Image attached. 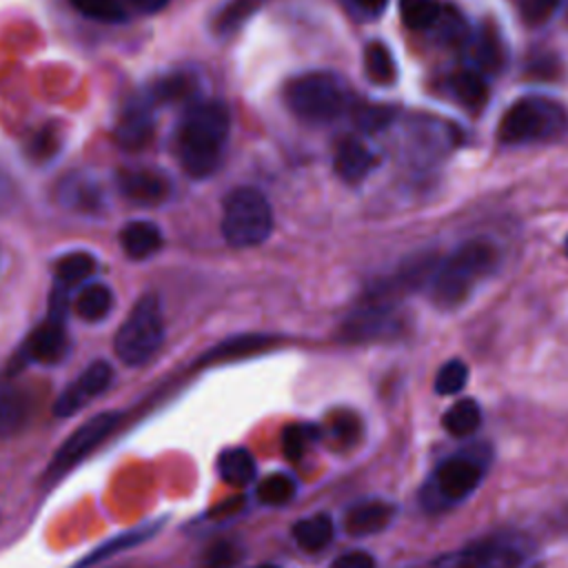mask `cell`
<instances>
[{
	"label": "cell",
	"mask_w": 568,
	"mask_h": 568,
	"mask_svg": "<svg viewBox=\"0 0 568 568\" xmlns=\"http://www.w3.org/2000/svg\"><path fill=\"white\" fill-rule=\"evenodd\" d=\"M231 115L224 102L206 100L189 109L178 131V155L191 178L211 175L222 160Z\"/></svg>",
	"instance_id": "obj_1"
},
{
	"label": "cell",
	"mask_w": 568,
	"mask_h": 568,
	"mask_svg": "<svg viewBox=\"0 0 568 568\" xmlns=\"http://www.w3.org/2000/svg\"><path fill=\"white\" fill-rule=\"evenodd\" d=\"M499 253L486 240H470L457 246L439 262L430 277V300L439 308H457L464 304L481 280L497 266Z\"/></svg>",
	"instance_id": "obj_2"
},
{
	"label": "cell",
	"mask_w": 568,
	"mask_h": 568,
	"mask_svg": "<svg viewBox=\"0 0 568 568\" xmlns=\"http://www.w3.org/2000/svg\"><path fill=\"white\" fill-rule=\"evenodd\" d=\"M568 131V111L557 100L544 95H526L510 104L497 126L504 144L550 142Z\"/></svg>",
	"instance_id": "obj_3"
},
{
	"label": "cell",
	"mask_w": 568,
	"mask_h": 568,
	"mask_svg": "<svg viewBox=\"0 0 568 568\" xmlns=\"http://www.w3.org/2000/svg\"><path fill=\"white\" fill-rule=\"evenodd\" d=\"M284 102L295 118L311 124L331 122L346 106L342 82L324 71H311L293 78L284 87Z\"/></svg>",
	"instance_id": "obj_4"
},
{
	"label": "cell",
	"mask_w": 568,
	"mask_h": 568,
	"mask_svg": "<svg viewBox=\"0 0 568 568\" xmlns=\"http://www.w3.org/2000/svg\"><path fill=\"white\" fill-rule=\"evenodd\" d=\"M273 229V213L266 197L251 186L231 191L224 200L222 235L235 248L262 244Z\"/></svg>",
	"instance_id": "obj_5"
},
{
	"label": "cell",
	"mask_w": 568,
	"mask_h": 568,
	"mask_svg": "<svg viewBox=\"0 0 568 568\" xmlns=\"http://www.w3.org/2000/svg\"><path fill=\"white\" fill-rule=\"evenodd\" d=\"M164 342V322L155 295H144L135 302L126 320L115 333V355L129 366L146 364Z\"/></svg>",
	"instance_id": "obj_6"
},
{
	"label": "cell",
	"mask_w": 568,
	"mask_h": 568,
	"mask_svg": "<svg viewBox=\"0 0 568 568\" xmlns=\"http://www.w3.org/2000/svg\"><path fill=\"white\" fill-rule=\"evenodd\" d=\"M484 466L470 457V455H455L442 462L435 473L430 484L424 488V504L430 510L446 508V504H457L466 499L481 481V470Z\"/></svg>",
	"instance_id": "obj_7"
},
{
	"label": "cell",
	"mask_w": 568,
	"mask_h": 568,
	"mask_svg": "<svg viewBox=\"0 0 568 568\" xmlns=\"http://www.w3.org/2000/svg\"><path fill=\"white\" fill-rule=\"evenodd\" d=\"M399 328L402 320L397 315L395 302L366 293L344 322L342 337L346 342H375L397 335Z\"/></svg>",
	"instance_id": "obj_8"
},
{
	"label": "cell",
	"mask_w": 568,
	"mask_h": 568,
	"mask_svg": "<svg viewBox=\"0 0 568 568\" xmlns=\"http://www.w3.org/2000/svg\"><path fill=\"white\" fill-rule=\"evenodd\" d=\"M118 422H120V413L109 410V413H100V415L91 417L80 428H75L71 433V437L53 455L47 477L55 479L62 473L71 470L75 464H80L91 450H95L111 435V430L118 426Z\"/></svg>",
	"instance_id": "obj_9"
},
{
	"label": "cell",
	"mask_w": 568,
	"mask_h": 568,
	"mask_svg": "<svg viewBox=\"0 0 568 568\" xmlns=\"http://www.w3.org/2000/svg\"><path fill=\"white\" fill-rule=\"evenodd\" d=\"M113 382V368L109 362H93L91 366H87L80 377L60 393V397L55 399L53 413L58 417H69L73 413H78L89 399L98 397L100 393H104Z\"/></svg>",
	"instance_id": "obj_10"
},
{
	"label": "cell",
	"mask_w": 568,
	"mask_h": 568,
	"mask_svg": "<svg viewBox=\"0 0 568 568\" xmlns=\"http://www.w3.org/2000/svg\"><path fill=\"white\" fill-rule=\"evenodd\" d=\"M27 359L40 362V364H58L69 353V339L64 331V322L55 317H47L40 326L31 331V335L24 342L22 348Z\"/></svg>",
	"instance_id": "obj_11"
},
{
	"label": "cell",
	"mask_w": 568,
	"mask_h": 568,
	"mask_svg": "<svg viewBox=\"0 0 568 568\" xmlns=\"http://www.w3.org/2000/svg\"><path fill=\"white\" fill-rule=\"evenodd\" d=\"M466 561L475 568H521L526 564V550L521 541L510 537H490L466 552Z\"/></svg>",
	"instance_id": "obj_12"
},
{
	"label": "cell",
	"mask_w": 568,
	"mask_h": 568,
	"mask_svg": "<svg viewBox=\"0 0 568 568\" xmlns=\"http://www.w3.org/2000/svg\"><path fill=\"white\" fill-rule=\"evenodd\" d=\"M120 191L135 204L153 206L166 200L169 182L162 173L151 169H124L118 173Z\"/></svg>",
	"instance_id": "obj_13"
},
{
	"label": "cell",
	"mask_w": 568,
	"mask_h": 568,
	"mask_svg": "<svg viewBox=\"0 0 568 568\" xmlns=\"http://www.w3.org/2000/svg\"><path fill=\"white\" fill-rule=\"evenodd\" d=\"M397 508L384 499H368L353 506L344 517V528L353 537H368L386 530L395 519Z\"/></svg>",
	"instance_id": "obj_14"
},
{
	"label": "cell",
	"mask_w": 568,
	"mask_h": 568,
	"mask_svg": "<svg viewBox=\"0 0 568 568\" xmlns=\"http://www.w3.org/2000/svg\"><path fill=\"white\" fill-rule=\"evenodd\" d=\"M153 120L144 104H129L115 126V140L126 151L142 149L151 138Z\"/></svg>",
	"instance_id": "obj_15"
},
{
	"label": "cell",
	"mask_w": 568,
	"mask_h": 568,
	"mask_svg": "<svg viewBox=\"0 0 568 568\" xmlns=\"http://www.w3.org/2000/svg\"><path fill=\"white\" fill-rule=\"evenodd\" d=\"M373 166H375V155L371 153V149L364 142H359L355 138L339 142V146L335 151V171L342 180L359 182L371 173Z\"/></svg>",
	"instance_id": "obj_16"
},
{
	"label": "cell",
	"mask_w": 568,
	"mask_h": 568,
	"mask_svg": "<svg viewBox=\"0 0 568 568\" xmlns=\"http://www.w3.org/2000/svg\"><path fill=\"white\" fill-rule=\"evenodd\" d=\"M120 244L129 257L146 260L162 246V233L149 220H133L120 231Z\"/></svg>",
	"instance_id": "obj_17"
},
{
	"label": "cell",
	"mask_w": 568,
	"mask_h": 568,
	"mask_svg": "<svg viewBox=\"0 0 568 568\" xmlns=\"http://www.w3.org/2000/svg\"><path fill=\"white\" fill-rule=\"evenodd\" d=\"M255 459L248 450L244 448H226L220 457H217V473L220 477L231 484V486H246L255 479Z\"/></svg>",
	"instance_id": "obj_18"
},
{
	"label": "cell",
	"mask_w": 568,
	"mask_h": 568,
	"mask_svg": "<svg viewBox=\"0 0 568 568\" xmlns=\"http://www.w3.org/2000/svg\"><path fill=\"white\" fill-rule=\"evenodd\" d=\"M293 537L300 548H304L308 552H317L328 546V541L333 537V521L324 513L304 517L293 526Z\"/></svg>",
	"instance_id": "obj_19"
},
{
	"label": "cell",
	"mask_w": 568,
	"mask_h": 568,
	"mask_svg": "<svg viewBox=\"0 0 568 568\" xmlns=\"http://www.w3.org/2000/svg\"><path fill=\"white\" fill-rule=\"evenodd\" d=\"M113 308V293L104 284H89L84 286L73 304V311L84 322H100Z\"/></svg>",
	"instance_id": "obj_20"
},
{
	"label": "cell",
	"mask_w": 568,
	"mask_h": 568,
	"mask_svg": "<svg viewBox=\"0 0 568 568\" xmlns=\"http://www.w3.org/2000/svg\"><path fill=\"white\" fill-rule=\"evenodd\" d=\"M442 424L455 437L473 435L481 424V408L475 399H459L444 413Z\"/></svg>",
	"instance_id": "obj_21"
},
{
	"label": "cell",
	"mask_w": 568,
	"mask_h": 568,
	"mask_svg": "<svg viewBox=\"0 0 568 568\" xmlns=\"http://www.w3.org/2000/svg\"><path fill=\"white\" fill-rule=\"evenodd\" d=\"M158 530V524H153V526H142V528H133V530H126L124 535H118V537H113V539H109L106 544H102V546H98L93 552H89L75 568H89V566H93V564H100L102 559H106V557H111V555H115V552H122V550H126V548H133V546H138V544H142L144 539H149L153 532Z\"/></svg>",
	"instance_id": "obj_22"
},
{
	"label": "cell",
	"mask_w": 568,
	"mask_h": 568,
	"mask_svg": "<svg viewBox=\"0 0 568 568\" xmlns=\"http://www.w3.org/2000/svg\"><path fill=\"white\" fill-rule=\"evenodd\" d=\"M364 69H366V75L375 84L388 87V84H393L397 80L395 60H393L388 47L382 44V42L366 44V49H364Z\"/></svg>",
	"instance_id": "obj_23"
},
{
	"label": "cell",
	"mask_w": 568,
	"mask_h": 568,
	"mask_svg": "<svg viewBox=\"0 0 568 568\" xmlns=\"http://www.w3.org/2000/svg\"><path fill=\"white\" fill-rule=\"evenodd\" d=\"M95 271V260L93 255L84 253V251H75V253H67L64 257H60L53 266L55 280L58 284H62L64 288L80 284L84 280H89Z\"/></svg>",
	"instance_id": "obj_24"
},
{
	"label": "cell",
	"mask_w": 568,
	"mask_h": 568,
	"mask_svg": "<svg viewBox=\"0 0 568 568\" xmlns=\"http://www.w3.org/2000/svg\"><path fill=\"white\" fill-rule=\"evenodd\" d=\"M275 339L268 335H240L233 339L222 342L220 346H215L206 359L211 362H222V359H237V357H246V355H255L264 348H268Z\"/></svg>",
	"instance_id": "obj_25"
},
{
	"label": "cell",
	"mask_w": 568,
	"mask_h": 568,
	"mask_svg": "<svg viewBox=\"0 0 568 568\" xmlns=\"http://www.w3.org/2000/svg\"><path fill=\"white\" fill-rule=\"evenodd\" d=\"M444 7L437 0H399V16L408 29L426 31L433 29Z\"/></svg>",
	"instance_id": "obj_26"
},
{
	"label": "cell",
	"mask_w": 568,
	"mask_h": 568,
	"mask_svg": "<svg viewBox=\"0 0 568 568\" xmlns=\"http://www.w3.org/2000/svg\"><path fill=\"white\" fill-rule=\"evenodd\" d=\"M453 84V93L455 98L468 106V109H479L486 98H488V87H486V80L477 73V71H470V69H464V71H457L450 80Z\"/></svg>",
	"instance_id": "obj_27"
},
{
	"label": "cell",
	"mask_w": 568,
	"mask_h": 568,
	"mask_svg": "<svg viewBox=\"0 0 568 568\" xmlns=\"http://www.w3.org/2000/svg\"><path fill=\"white\" fill-rule=\"evenodd\" d=\"M27 419V399L9 384H0V433H13Z\"/></svg>",
	"instance_id": "obj_28"
},
{
	"label": "cell",
	"mask_w": 568,
	"mask_h": 568,
	"mask_svg": "<svg viewBox=\"0 0 568 568\" xmlns=\"http://www.w3.org/2000/svg\"><path fill=\"white\" fill-rule=\"evenodd\" d=\"M295 495V481L286 473H273L257 484V499L266 506H284Z\"/></svg>",
	"instance_id": "obj_29"
},
{
	"label": "cell",
	"mask_w": 568,
	"mask_h": 568,
	"mask_svg": "<svg viewBox=\"0 0 568 568\" xmlns=\"http://www.w3.org/2000/svg\"><path fill=\"white\" fill-rule=\"evenodd\" d=\"M397 111L390 104H359L353 111V120L359 131L364 133H377L386 129L395 120Z\"/></svg>",
	"instance_id": "obj_30"
},
{
	"label": "cell",
	"mask_w": 568,
	"mask_h": 568,
	"mask_svg": "<svg viewBox=\"0 0 568 568\" xmlns=\"http://www.w3.org/2000/svg\"><path fill=\"white\" fill-rule=\"evenodd\" d=\"M60 197L67 206L80 211H95L100 206V191L91 182L67 180V184L60 191Z\"/></svg>",
	"instance_id": "obj_31"
},
{
	"label": "cell",
	"mask_w": 568,
	"mask_h": 568,
	"mask_svg": "<svg viewBox=\"0 0 568 568\" xmlns=\"http://www.w3.org/2000/svg\"><path fill=\"white\" fill-rule=\"evenodd\" d=\"M260 0H231L217 16H215V31L217 33H233L255 9Z\"/></svg>",
	"instance_id": "obj_32"
},
{
	"label": "cell",
	"mask_w": 568,
	"mask_h": 568,
	"mask_svg": "<svg viewBox=\"0 0 568 568\" xmlns=\"http://www.w3.org/2000/svg\"><path fill=\"white\" fill-rule=\"evenodd\" d=\"M468 366L462 359H448L435 375V390L439 395H455L466 386Z\"/></svg>",
	"instance_id": "obj_33"
},
{
	"label": "cell",
	"mask_w": 568,
	"mask_h": 568,
	"mask_svg": "<svg viewBox=\"0 0 568 568\" xmlns=\"http://www.w3.org/2000/svg\"><path fill=\"white\" fill-rule=\"evenodd\" d=\"M71 4L87 18L100 22H122L126 20L124 7L118 0H71Z\"/></svg>",
	"instance_id": "obj_34"
},
{
	"label": "cell",
	"mask_w": 568,
	"mask_h": 568,
	"mask_svg": "<svg viewBox=\"0 0 568 568\" xmlns=\"http://www.w3.org/2000/svg\"><path fill=\"white\" fill-rule=\"evenodd\" d=\"M60 144H62V138H60L58 129L49 124V126L40 129V131L31 138L27 153H29V158H31L33 162H47L49 158H53V155L58 153Z\"/></svg>",
	"instance_id": "obj_35"
},
{
	"label": "cell",
	"mask_w": 568,
	"mask_h": 568,
	"mask_svg": "<svg viewBox=\"0 0 568 568\" xmlns=\"http://www.w3.org/2000/svg\"><path fill=\"white\" fill-rule=\"evenodd\" d=\"M240 561V548L231 541H215L202 557L204 568H233Z\"/></svg>",
	"instance_id": "obj_36"
},
{
	"label": "cell",
	"mask_w": 568,
	"mask_h": 568,
	"mask_svg": "<svg viewBox=\"0 0 568 568\" xmlns=\"http://www.w3.org/2000/svg\"><path fill=\"white\" fill-rule=\"evenodd\" d=\"M317 430L313 426H304V424H295V426H288L286 433H284V455L288 459H300L304 455V448L311 439H315Z\"/></svg>",
	"instance_id": "obj_37"
},
{
	"label": "cell",
	"mask_w": 568,
	"mask_h": 568,
	"mask_svg": "<svg viewBox=\"0 0 568 568\" xmlns=\"http://www.w3.org/2000/svg\"><path fill=\"white\" fill-rule=\"evenodd\" d=\"M561 0H521V18L530 27L546 24Z\"/></svg>",
	"instance_id": "obj_38"
},
{
	"label": "cell",
	"mask_w": 568,
	"mask_h": 568,
	"mask_svg": "<svg viewBox=\"0 0 568 568\" xmlns=\"http://www.w3.org/2000/svg\"><path fill=\"white\" fill-rule=\"evenodd\" d=\"M475 58L484 69H497L501 62V47L495 33H479L477 44H475Z\"/></svg>",
	"instance_id": "obj_39"
},
{
	"label": "cell",
	"mask_w": 568,
	"mask_h": 568,
	"mask_svg": "<svg viewBox=\"0 0 568 568\" xmlns=\"http://www.w3.org/2000/svg\"><path fill=\"white\" fill-rule=\"evenodd\" d=\"M359 430H362V424L353 413H339L331 417V435L344 446L357 442Z\"/></svg>",
	"instance_id": "obj_40"
},
{
	"label": "cell",
	"mask_w": 568,
	"mask_h": 568,
	"mask_svg": "<svg viewBox=\"0 0 568 568\" xmlns=\"http://www.w3.org/2000/svg\"><path fill=\"white\" fill-rule=\"evenodd\" d=\"M333 568H375V561L364 550H351L333 561Z\"/></svg>",
	"instance_id": "obj_41"
},
{
	"label": "cell",
	"mask_w": 568,
	"mask_h": 568,
	"mask_svg": "<svg viewBox=\"0 0 568 568\" xmlns=\"http://www.w3.org/2000/svg\"><path fill=\"white\" fill-rule=\"evenodd\" d=\"M184 93H189V82L184 78H180V75L162 82L160 89H158V95H162L166 100H175V98H180Z\"/></svg>",
	"instance_id": "obj_42"
},
{
	"label": "cell",
	"mask_w": 568,
	"mask_h": 568,
	"mask_svg": "<svg viewBox=\"0 0 568 568\" xmlns=\"http://www.w3.org/2000/svg\"><path fill=\"white\" fill-rule=\"evenodd\" d=\"M362 13H366V16H377V13H382L384 11V7H386V2L388 0H351Z\"/></svg>",
	"instance_id": "obj_43"
},
{
	"label": "cell",
	"mask_w": 568,
	"mask_h": 568,
	"mask_svg": "<svg viewBox=\"0 0 568 568\" xmlns=\"http://www.w3.org/2000/svg\"><path fill=\"white\" fill-rule=\"evenodd\" d=\"M129 2L144 13H155L169 4V0H129Z\"/></svg>",
	"instance_id": "obj_44"
},
{
	"label": "cell",
	"mask_w": 568,
	"mask_h": 568,
	"mask_svg": "<svg viewBox=\"0 0 568 568\" xmlns=\"http://www.w3.org/2000/svg\"><path fill=\"white\" fill-rule=\"evenodd\" d=\"M11 195V186H9V182L4 180V175H0V206L4 204V200Z\"/></svg>",
	"instance_id": "obj_45"
},
{
	"label": "cell",
	"mask_w": 568,
	"mask_h": 568,
	"mask_svg": "<svg viewBox=\"0 0 568 568\" xmlns=\"http://www.w3.org/2000/svg\"><path fill=\"white\" fill-rule=\"evenodd\" d=\"M257 568H280V566H273V564H262V566H257Z\"/></svg>",
	"instance_id": "obj_46"
},
{
	"label": "cell",
	"mask_w": 568,
	"mask_h": 568,
	"mask_svg": "<svg viewBox=\"0 0 568 568\" xmlns=\"http://www.w3.org/2000/svg\"><path fill=\"white\" fill-rule=\"evenodd\" d=\"M564 248H566V255H568V237H566V244H564Z\"/></svg>",
	"instance_id": "obj_47"
}]
</instances>
